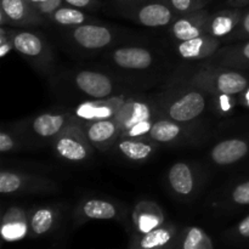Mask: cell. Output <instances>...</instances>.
I'll return each instance as SVG.
<instances>
[{
  "label": "cell",
  "instance_id": "1",
  "mask_svg": "<svg viewBox=\"0 0 249 249\" xmlns=\"http://www.w3.org/2000/svg\"><path fill=\"white\" fill-rule=\"evenodd\" d=\"M177 230L172 225L160 228L146 233H138L131 241L130 249H173L177 247Z\"/></svg>",
  "mask_w": 249,
  "mask_h": 249
},
{
  "label": "cell",
  "instance_id": "2",
  "mask_svg": "<svg viewBox=\"0 0 249 249\" xmlns=\"http://www.w3.org/2000/svg\"><path fill=\"white\" fill-rule=\"evenodd\" d=\"M206 108V99L197 91L187 92L169 107V117L174 122H190L197 118Z\"/></svg>",
  "mask_w": 249,
  "mask_h": 249
},
{
  "label": "cell",
  "instance_id": "3",
  "mask_svg": "<svg viewBox=\"0 0 249 249\" xmlns=\"http://www.w3.org/2000/svg\"><path fill=\"white\" fill-rule=\"evenodd\" d=\"M75 84L88 96L105 99L112 92V83L107 75L92 71H83L75 75Z\"/></svg>",
  "mask_w": 249,
  "mask_h": 249
},
{
  "label": "cell",
  "instance_id": "4",
  "mask_svg": "<svg viewBox=\"0 0 249 249\" xmlns=\"http://www.w3.org/2000/svg\"><path fill=\"white\" fill-rule=\"evenodd\" d=\"M73 38L85 49H101L108 45L112 36L108 28L96 24H80L73 32Z\"/></svg>",
  "mask_w": 249,
  "mask_h": 249
},
{
  "label": "cell",
  "instance_id": "5",
  "mask_svg": "<svg viewBox=\"0 0 249 249\" xmlns=\"http://www.w3.org/2000/svg\"><path fill=\"white\" fill-rule=\"evenodd\" d=\"M248 153V145L240 139H230L219 142L212 150V160L219 165H228L238 162Z\"/></svg>",
  "mask_w": 249,
  "mask_h": 249
},
{
  "label": "cell",
  "instance_id": "6",
  "mask_svg": "<svg viewBox=\"0 0 249 249\" xmlns=\"http://www.w3.org/2000/svg\"><path fill=\"white\" fill-rule=\"evenodd\" d=\"M113 61L126 70H146L152 63V56L146 49L138 46L121 48L113 53Z\"/></svg>",
  "mask_w": 249,
  "mask_h": 249
},
{
  "label": "cell",
  "instance_id": "7",
  "mask_svg": "<svg viewBox=\"0 0 249 249\" xmlns=\"http://www.w3.org/2000/svg\"><path fill=\"white\" fill-rule=\"evenodd\" d=\"M28 229L29 224H27L26 216L21 209H10L2 219L1 235L2 238L7 242L22 240L27 235Z\"/></svg>",
  "mask_w": 249,
  "mask_h": 249
},
{
  "label": "cell",
  "instance_id": "8",
  "mask_svg": "<svg viewBox=\"0 0 249 249\" xmlns=\"http://www.w3.org/2000/svg\"><path fill=\"white\" fill-rule=\"evenodd\" d=\"M164 223L162 212L152 204H141L134 214V225L138 233H146L160 228Z\"/></svg>",
  "mask_w": 249,
  "mask_h": 249
},
{
  "label": "cell",
  "instance_id": "9",
  "mask_svg": "<svg viewBox=\"0 0 249 249\" xmlns=\"http://www.w3.org/2000/svg\"><path fill=\"white\" fill-rule=\"evenodd\" d=\"M173 18L169 7L160 2L143 5L138 12V19L146 27L167 26Z\"/></svg>",
  "mask_w": 249,
  "mask_h": 249
},
{
  "label": "cell",
  "instance_id": "10",
  "mask_svg": "<svg viewBox=\"0 0 249 249\" xmlns=\"http://www.w3.org/2000/svg\"><path fill=\"white\" fill-rule=\"evenodd\" d=\"M172 189L179 195H190L194 190V175L186 163H177L168 174Z\"/></svg>",
  "mask_w": 249,
  "mask_h": 249
},
{
  "label": "cell",
  "instance_id": "11",
  "mask_svg": "<svg viewBox=\"0 0 249 249\" xmlns=\"http://www.w3.org/2000/svg\"><path fill=\"white\" fill-rule=\"evenodd\" d=\"M56 151L65 160L71 162H80L88 157V150L84 143L75 136L63 135L56 141Z\"/></svg>",
  "mask_w": 249,
  "mask_h": 249
},
{
  "label": "cell",
  "instance_id": "12",
  "mask_svg": "<svg viewBox=\"0 0 249 249\" xmlns=\"http://www.w3.org/2000/svg\"><path fill=\"white\" fill-rule=\"evenodd\" d=\"M177 249H214L212 240L202 229L192 226L184 231L177 242Z\"/></svg>",
  "mask_w": 249,
  "mask_h": 249
},
{
  "label": "cell",
  "instance_id": "13",
  "mask_svg": "<svg viewBox=\"0 0 249 249\" xmlns=\"http://www.w3.org/2000/svg\"><path fill=\"white\" fill-rule=\"evenodd\" d=\"M117 208L107 201L90 199L82 207V215L91 220H111L117 216Z\"/></svg>",
  "mask_w": 249,
  "mask_h": 249
},
{
  "label": "cell",
  "instance_id": "14",
  "mask_svg": "<svg viewBox=\"0 0 249 249\" xmlns=\"http://www.w3.org/2000/svg\"><path fill=\"white\" fill-rule=\"evenodd\" d=\"M56 221L55 213L50 208H39L29 218V230L32 236H43L50 232Z\"/></svg>",
  "mask_w": 249,
  "mask_h": 249
},
{
  "label": "cell",
  "instance_id": "15",
  "mask_svg": "<svg viewBox=\"0 0 249 249\" xmlns=\"http://www.w3.org/2000/svg\"><path fill=\"white\" fill-rule=\"evenodd\" d=\"M216 89L224 95H235L247 88L248 82L237 72H224L216 78Z\"/></svg>",
  "mask_w": 249,
  "mask_h": 249
},
{
  "label": "cell",
  "instance_id": "16",
  "mask_svg": "<svg viewBox=\"0 0 249 249\" xmlns=\"http://www.w3.org/2000/svg\"><path fill=\"white\" fill-rule=\"evenodd\" d=\"M14 48L27 56H38L43 51V41L38 36L29 32H19L14 36Z\"/></svg>",
  "mask_w": 249,
  "mask_h": 249
},
{
  "label": "cell",
  "instance_id": "17",
  "mask_svg": "<svg viewBox=\"0 0 249 249\" xmlns=\"http://www.w3.org/2000/svg\"><path fill=\"white\" fill-rule=\"evenodd\" d=\"M63 124H65V119L62 116L45 113L36 117V121L33 122V129L39 136L49 138V136L56 135L61 130Z\"/></svg>",
  "mask_w": 249,
  "mask_h": 249
},
{
  "label": "cell",
  "instance_id": "18",
  "mask_svg": "<svg viewBox=\"0 0 249 249\" xmlns=\"http://www.w3.org/2000/svg\"><path fill=\"white\" fill-rule=\"evenodd\" d=\"M117 133V125L108 119H100L90 124L87 130L88 139L94 143H104L111 140Z\"/></svg>",
  "mask_w": 249,
  "mask_h": 249
},
{
  "label": "cell",
  "instance_id": "19",
  "mask_svg": "<svg viewBox=\"0 0 249 249\" xmlns=\"http://www.w3.org/2000/svg\"><path fill=\"white\" fill-rule=\"evenodd\" d=\"M213 49V43L198 36V38L181 41L179 45V53L184 58H198L207 56Z\"/></svg>",
  "mask_w": 249,
  "mask_h": 249
},
{
  "label": "cell",
  "instance_id": "20",
  "mask_svg": "<svg viewBox=\"0 0 249 249\" xmlns=\"http://www.w3.org/2000/svg\"><path fill=\"white\" fill-rule=\"evenodd\" d=\"M124 109L128 112V117H121V121L126 130L142 123V122L150 121V108L143 102H133L130 106L125 107Z\"/></svg>",
  "mask_w": 249,
  "mask_h": 249
},
{
  "label": "cell",
  "instance_id": "21",
  "mask_svg": "<svg viewBox=\"0 0 249 249\" xmlns=\"http://www.w3.org/2000/svg\"><path fill=\"white\" fill-rule=\"evenodd\" d=\"M119 151L133 160H143L152 153L153 148L148 143L138 140H123L118 145Z\"/></svg>",
  "mask_w": 249,
  "mask_h": 249
},
{
  "label": "cell",
  "instance_id": "22",
  "mask_svg": "<svg viewBox=\"0 0 249 249\" xmlns=\"http://www.w3.org/2000/svg\"><path fill=\"white\" fill-rule=\"evenodd\" d=\"M148 134L157 142H170L180 134V126L175 122L160 121L152 124Z\"/></svg>",
  "mask_w": 249,
  "mask_h": 249
},
{
  "label": "cell",
  "instance_id": "23",
  "mask_svg": "<svg viewBox=\"0 0 249 249\" xmlns=\"http://www.w3.org/2000/svg\"><path fill=\"white\" fill-rule=\"evenodd\" d=\"M31 12L27 0H1V14L10 21L21 22Z\"/></svg>",
  "mask_w": 249,
  "mask_h": 249
},
{
  "label": "cell",
  "instance_id": "24",
  "mask_svg": "<svg viewBox=\"0 0 249 249\" xmlns=\"http://www.w3.org/2000/svg\"><path fill=\"white\" fill-rule=\"evenodd\" d=\"M236 21H237L236 15L230 14V12H221V14L216 15L213 18L211 27H209V31L214 36H226V34L232 31Z\"/></svg>",
  "mask_w": 249,
  "mask_h": 249
},
{
  "label": "cell",
  "instance_id": "25",
  "mask_svg": "<svg viewBox=\"0 0 249 249\" xmlns=\"http://www.w3.org/2000/svg\"><path fill=\"white\" fill-rule=\"evenodd\" d=\"M53 19L63 26H80L85 21V15L78 9L61 7L53 10Z\"/></svg>",
  "mask_w": 249,
  "mask_h": 249
},
{
  "label": "cell",
  "instance_id": "26",
  "mask_svg": "<svg viewBox=\"0 0 249 249\" xmlns=\"http://www.w3.org/2000/svg\"><path fill=\"white\" fill-rule=\"evenodd\" d=\"M173 34L180 41H185L201 36V29L190 19L181 18L173 24Z\"/></svg>",
  "mask_w": 249,
  "mask_h": 249
},
{
  "label": "cell",
  "instance_id": "27",
  "mask_svg": "<svg viewBox=\"0 0 249 249\" xmlns=\"http://www.w3.org/2000/svg\"><path fill=\"white\" fill-rule=\"evenodd\" d=\"M22 185L19 175L10 172H1L0 174V192L4 195L18 191Z\"/></svg>",
  "mask_w": 249,
  "mask_h": 249
},
{
  "label": "cell",
  "instance_id": "28",
  "mask_svg": "<svg viewBox=\"0 0 249 249\" xmlns=\"http://www.w3.org/2000/svg\"><path fill=\"white\" fill-rule=\"evenodd\" d=\"M78 114L80 117H84L88 119H94L99 118L100 119H107L106 117H108L111 114V111L106 107L102 106H94V104H84L79 109H78Z\"/></svg>",
  "mask_w": 249,
  "mask_h": 249
},
{
  "label": "cell",
  "instance_id": "29",
  "mask_svg": "<svg viewBox=\"0 0 249 249\" xmlns=\"http://www.w3.org/2000/svg\"><path fill=\"white\" fill-rule=\"evenodd\" d=\"M232 199L235 203L242 204V206L249 204V181L238 185V186L233 190Z\"/></svg>",
  "mask_w": 249,
  "mask_h": 249
},
{
  "label": "cell",
  "instance_id": "30",
  "mask_svg": "<svg viewBox=\"0 0 249 249\" xmlns=\"http://www.w3.org/2000/svg\"><path fill=\"white\" fill-rule=\"evenodd\" d=\"M28 1L41 11H53L56 10L61 0H28Z\"/></svg>",
  "mask_w": 249,
  "mask_h": 249
},
{
  "label": "cell",
  "instance_id": "31",
  "mask_svg": "<svg viewBox=\"0 0 249 249\" xmlns=\"http://www.w3.org/2000/svg\"><path fill=\"white\" fill-rule=\"evenodd\" d=\"M173 7L179 12H187L194 7L195 0H170Z\"/></svg>",
  "mask_w": 249,
  "mask_h": 249
},
{
  "label": "cell",
  "instance_id": "32",
  "mask_svg": "<svg viewBox=\"0 0 249 249\" xmlns=\"http://www.w3.org/2000/svg\"><path fill=\"white\" fill-rule=\"evenodd\" d=\"M14 140H12V138L9 134L4 133V131L0 133V151H1L2 153L11 151L12 148H14Z\"/></svg>",
  "mask_w": 249,
  "mask_h": 249
},
{
  "label": "cell",
  "instance_id": "33",
  "mask_svg": "<svg viewBox=\"0 0 249 249\" xmlns=\"http://www.w3.org/2000/svg\"><path fill=\"white\" fill-rule=\"evenodd\" d=\"M151 126L152 125H151L150 121H147V122H142V123L133 126V128L129 129V130H126V131H128V134L130 136H136V135H141V134H145V133H147V131H150Z\"/></svg>",
  "mask_w": 249,
  "mask_h": 249
},
{
  "label": "cell",
  "instance_id": "34",
  "mask_svg": "<svg viewBox=\"0 0 249 249\" xmlns=\"http://www.w3.org/2000/svg\"><path fill=\"white\" fill-rule=\"evenodd\" d=\"M236 235L242 238H249V215L238 224L236 228Z\"/></svg>",
  "mask_w": 249,
  "mask_h": 249
},
{
  "label": "cell",
  "instance_id": "35",
  "mask_svg": "<svg viewBox=\"0 0 249 249\" xmlns=\"http://www.w3.org/2000/svg\"><path fill=\"white\" fill-rule=\"evenodd\" d=\"M65 1L74 7H87L91 2V0H65Z\"/></svg>",
  "mask_w": 249,
  "mask_h": 249
},
{
  "label": "cell",
  "instance_id": "36",
  "mask_svg": "<svg viewBox=\"0 0 249 249\" xmlns=\"http://www.w3.org/2000/svg\"><path fill=\"white\" fill-rule=\"evenodd\" d=\"M10 49H11V46H10L9 44H5L4 41H2L1 46H0V56H1V57H4V56L6 55L7 51H10Z\"/></svg>",
  "mask_w": 249,
  "mask_h": 249
},
{
  "label": "cell",
  "instance_id": "37",
  "mask_svg": "<svg viewBox=\"0 0 249 249\" xmlns=\"http://www.w3.org/2000/svg\"><path fill=\"white\" fill-rule=\"evenodd\" d=\"M243 28H245V31L249 34V12L246 15L245 18H243Z\"/></svg>",
  "mask_w": 249,
  "mask_h": 249
},
{
  "label": "cell",
  "instance_id": "38",
  "mask_svg": "<svg viewBox=\"0 0 249 249\" xmlns=\"http://www.w3.org/2000/svg\"><path fill=\"white\" fill-rule=\"evenodd\" d=\"M243 55H245V57H247L249 60V43L246 44L245 48H243Z\"/></svg>",
  "mask_w": 249,
  "mask_h": 249
},
{
  "label": "cell",
  "instance_id": "39",
  "mask_svg": "<svg viewBox=\"0 0 249 249\" xmlns=\"http://www.w3.org/2000/svg\"><path fill=\"white\" fill-rule=\"evenodd\" d=\"M173 249H177V247H175V248H173Z\"/></svg>",
  "mask_w": 249,
  "mask_h": 249
}]
</instances>
